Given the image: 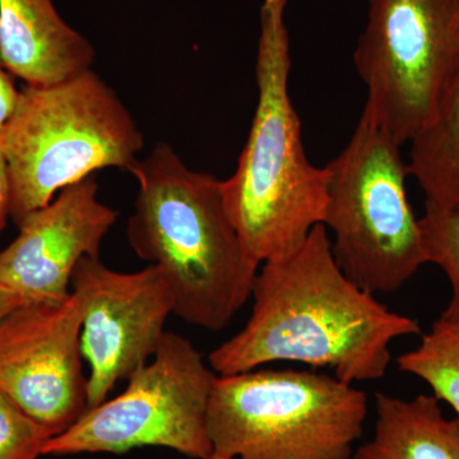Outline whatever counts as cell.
I'll return each mask as SVG.
<instances>
[{"instance_id": "cell-20", "label": "cell", "mask_w": 459, "mask_h": 459, "mask_svg": "<svg viewBox=\"0 0 459 459\" xmlns=\"http://www.w3.org/2000/svg\"><path fill=\"white\" fill-rule=\"evenodd\" d=\"M23 304H26V301L21 296L7 287L0 285V320Z\"/></svg>"}, {"instance_id": "cell-10", "label": "cell", "mask_w": 459, "mask_h": 459, "mask_svg": "<svg viewBox=\"0 0 459 459\" xmlns=\"http://www.w3.org/2000/svg\"><path fill=\"white\" fill-rule=\"evenodd\" d=\"M77 294L26 303L0 320V391L56 435L89 410Z\"/></svg>"}, {"instance_id": "cell-16", "label": "cell", "mask_w": 459, "mask_h": 459, "mask_svg": "<svg viewBox=\"0 0 459 459\" xmlns=\"http://www.w3.org/2000/svg\"><path fill=\"white\" fill-rule=\"evenodd\" d=\"M428 263L442 268L452 286V298L437 319L459 332V211L425 204L420 219Z\"/></svg>"}, {"instance_id": "cell-6", "label": "cell", "mask_w": 459, "mask_h": 459, "mask_svg": "<svg viewBox=\"0 0 459 459\" xmlns=\"http://www.w3.org/2000/svg\"><path fill=\"white\" fill-rule=\"evenodd\" d=\"M400 147L364 110L349 144L325 166L323 225L333 232L332 252L347 279L371 295L397 291L428 263Z\"/></svg>"}, {"instance_id": "cell-15", "label": "cell", "mask_w": 459, "mask_h": 459, "mask_svg": "<svg viewBox=\"0 0 459 459\" xmlns=\"http://www.w3.org/2000/svg\"><path fill=\"white\" fill-rule=\"evenodd\" d=\"M402 373L424 380L433 395L448 403L459 420V332L444 323H434L416 349L397 359Z\"/></svg>"}, {"instance_id": "cell-9", "label": "cell", "mask_w": 459, "mask_h": 459, "mask_svg": "<svg viewBox=\"0 0 459 459\" xmlns=\"http://www.w3.org/2000/svg\"><path fill=\"white\" fill-rule=\"evenodd\" d=\"M71 291L82 303L81 349L89 364V410L107 401L155 355L174 314V298L161 270L117 272L100 256L78 263Z\"/></svg>"}, {"instance_id": "cell-2", "label": "cell", "mask_w": 459, "mask_h": 459, "mask_svg": "<svg viewBox=\"0 0 459 459\" xmlns=\"http://www.w3.org/2000/svg\"><path fill=\"white\" fill-rule=\"evenodd\" d=\"M137 179L129 244L161 270L174 316L222 331L252 298L261 264L249 255L230 219L221 181L190 170L168 143L128 169Z\"/></svg>"}, {"instance_id": "cell-11", "label": "cell", "mask_w": 459, "mask_h": 459, "mask_svg": "<svg viewBox=\"0 0 459 459\" xmlns=\"http://www.w3.org/2000/svg\"><path fill=\"white\" fill-rule=\"evenodd\" d=\"M95 175L57 193L18 225L20 234L0 252V285L26 303L59 301L71 294L78 263L100 256L117 211L98 198Z\"/></svg>"}, {"instance_id": "cell-3", "label": "cell", "mask_w": 459, "mask_h": 459, "mask_svg": "<svg viewBox=\"0 0 459 459\" xmlns=\"http://www.w3.org/2000/svg\"><path fill=\"white\" fill-rule=\"evenodd\" d=\"M287 0H263L256 53L258 104L237 170L221 181L223 202L259 264L289 255L323 225L329 172L307 160L290 98Z\"/></svg>"}, {"instance_id": "cell-7", "label": "cell", "mask_w": 459, "mask_h": 459, "mask_svg": "<svg viewBox=\"0 0 459 459\" xmlns=\"http://www.w3.org/2000/svg\"><path fill=\"white\" fill-rule=\"evenodd\" d=\"M216 377L195 344L166 332L153 358L126 380L123 394L87 410L51 437L44 455H122L162 446L190 458H210L208 404Z\"/></svg>"}, {"instance_id": "cell-4", "label": "cell", "mask_w": 459, "mask_h": 459, "mask_svg": "<svg viewBox=\"0 0 459 459\" xmlns=\"http://www.w3.org/2000/svg\"><path fill=\"white\" fill-rule=\"evenodd\" d=\"M0 137L17 226L95 171L128 170L144 146L131 111L92 69L63 82L26 84Z\"/></svg>"}, {"instance_id": "cell-8", "label": "cell", "mask_w": 459, "mask_h": 459, "mask_svg": "<svg viewBox=\"0 0 459 459\" xmlns=\"http://www.w3.org/2000/svg\"><path fill=\"white\" fill-rule=\"evenodd\" d=\"M353 63L364 110L401 146L411 142L459 66V0H369Z\"/></svg>"}, {"instance_id": "cell-1", "label": "cell", "mask_w": 459, "mask_h": 459, "mask_svg": "<svg viewBox=\"0 0 459 459\" xmlns=\"http://www.w3.org/2000/svg\"><path fill=\"white\" fill-rule=\"evenodd\" d=\"M252 298L243 329L208 355L217 376L298 362L351 385L374 382L389 369L391 344L421 333L347 279L322 223L289 255L262 263Z\"/></svg>"}, {"instance_id": "cell-12", "label": "cell", "mask_w": 459, "mask_h": 459, "mask_svg": "<svg viewBox=\"0 0 459 459\" xmlns=\"http://www.w3.org/2000/svg\"><path fill=\"white\" fill-rule=\"evenodd\" d=\"M0 60L29 86H47L92 69L95 49L53 0H0Z\"/></svg>"}, {"instance_id": "cell-5", "label": "cell", "mask_w": 459, "mask_h": 459, "mask_svg": "<svg viewBox=\"0 0 459 459\" xmlns=\"http://www.w3.org/2000/svg\"><path fill=\"white\" fill-rule=\"evenodd\" d=\"M368 395L316 370L259 369L214 380L213 452L234 459H352Z\"/></svg>"}, {"instance_id": "cell-14", "label": "cell", "mask_w": 459, "mask_h": 459, "mask_svg": "<svg viewBox=\"0 0 459 459\" xmlns=\"http://www.w3.org/2000/svg\"><path fill=\"white\" fill-rule=\"evenodd\" d=\"M411 143L410 175L424 190L427 204L459 211V66L433 117Z\"/></svg>"}, {"instance_id": "cell-19", "label": "cell", "mask_w": 459, "mask_h": 459, "mask_svg": "<svg viewBox=\"0 0 459 459\" xmlns=\"http://www.w3.org/2000/svg\"><path fill=\"white\" fill-rule=\"evenodd\" d=\"M8 217H11V179L4 147L0 137V232L4 229Z\"/></svg>"}, {"instance_id": "cell-18", "label": "cell", "mask_w": 459, "mask_h": 459, "mask_svg": "<svg viewBox=\"0 0 459 459\" xmlns=\"http://www.w3.org/2000/svg\"><path fill=\"white\" fill-rule=\"evenodd\" d=\"M12 77L13 75L9 74L0 60V131L4 128L9 117L13 114L20 96V90H17Z\"/></svg>"}, {"instance_id": "cell-21", "label": "cell", "mask_w": 459, "mask_h": 459, "mask_svg": "<svg viewBox=\"0 0 459 459\" xmlns=\"http://www.w3.org/2000/svg\"><path fill=\"white\" fill-rule=\"evenodd\" d=\"M207 459H234V458L226 457V455H220V453L213 452L212 455H211V457L207 458Z\"/></svg>"}, {"instance_id": "cell-17", "label": "cell", "mask_w": 459, "mask_h": 459, "mask_svg": "<svg viewBox=\"0 0 459 459\" xmlns=\"http://www.w3.org/2000/svg\"><path fill=\"white\" fill-rule=\"evenodd\" d=\"M53 437L0 391V459H38Z\"/></svg>"}, {"instance_id": "cell-13", "label": "cell", "mask_w": 459, "mask_h": 459, "mask_svg": "<svg viewBox=\"0 0 459 459\" xmlns=\"http://www.w3.org/2000/svg\"><path fill=\"white\" fill-rule=\"evenodd\" d=\"M435 395L412 400L376 394L373 437L352 459H459V420L444 416Z\"/></svg>"}]
</instances>
